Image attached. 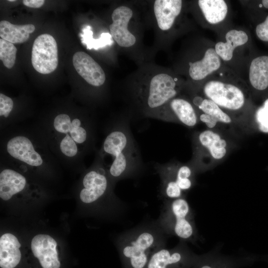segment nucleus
Listing matches in <instances>:
<instances>
[{
  "label": "nucleus",
  "instance_id": "14",
  "mask_svg": "<svg viewBox=\"0 0 268 268\" xmlns=\"http://www.w3.org/2000/svg\"><path fill=\"white\" fill-rule=\"evenodd\" d=\"M72 63L77 73L89 84L99 87L104 83L106 76L104 70L87 53L81 51L74 53Z\"/></svg>",
  "mask_w": 268,
  "mask_h": 268
},
{
  "label": "nucleus",
  "instance_id": "4",
  "mask_svg": "<svg viewBox=\"0 0 268 268\" xmlns=\"http://www.w3.org/2000/svg\"><path fill=\"white\" fill-rule=\"evenodd\" d=\"M164 234L157 222L128 231L120 238L121 254L132 268H144L150 259L149 255L164 247Z\"/></svg>",
  "mask_w": 268,
  "mask_h": 268
},
{
  "label": "nucleus",
  "instance_id": "1",
  "mask_svg": "<svg viewBox=\"0 0 268 268\" xmlns=\"http://www.w3.org/2000/svg\"><path fill=\"white\" fill-rule=\"evenodd\" d=\"M50 150L61 162H83L94 149V121L67 113L41 121L38 128Z\"/></svg>",
  "mask_w": 268,
  "mask_h": 268
},
{
  "label": "nucleus",
  "instance_id": "24",
  "mask_svg": "<svg viewBox=\"0 0 268 268\" xmlns=\"http://www.w3.org/2000/svg\"><path fill=\"white\" fill-rule=\"evenodd\" d=\"M182 259V254L178 251L163 247L152 254L147 265V268H167L179 263Z\"/></svg>",
  "mask_w": 268,
  "mask_h": 268
},
{
  "label": "nucleus",
  "instance_id": "7",
  "mask_svg": "<svg viewBox=\"0 0 268 268\" xmlns=\"http://www.w3.org/2000/svg\"><path fill=\"white\" fill-rule=\"evenodd\" d=\"M177 94V84L171 76L164 73L154 75L142 95L145 116L157 119L162 108Z\"/></svg>",
  "mask_w": 268,
  "mask_h": 268
},
{
  "label": "nucleus",
  "instance_id": "12",
  "mask_svg": "<svg viewBox=\"0 0 268 268\" xmlns=\"http://www.w3.org/2000/svg\"><path fill=\"white\" fill-rule=\"evenodd\" d=\"M133 15L128 6H120L112 14V23L109 29L111 35L117 43L123 47H129L136 42L135 36L128 30V24Z\"/></svg>",
  "mask_w": 268,
  "mask_h": 268
},
{
  "label": "nucleus",
  "instance_id": "26",
  "mask_svg": "<svg viewBox=\"0 0 268 268\" xmlns=\"http://www.w3.org/2000/svg\"><path fill=\"white\" fill-rule=\"evenodd\" d=\"M17 51L13 44L0 39V59L7 68H11L13 67Z\"/></svg>",
  "mask_w": 268,
  "mask_h": 268
},
{
  "label": "nucleus",
  "instance_id": "31",
  "mask_svg": "<svg viewBox=\"0 0 268 268\" xmlns=\"http://www.w3.org/2000/svg\"><path fill=\"white\" fill-rule=\"evenodd\" d=\"M201 268H211L208 266H204L202 267Z\"/></svg>",
  "mask_w": 268,
  "mask_h": 268
},
{
  "label": "nucleus",
  "instance_id": "21",
  "mask_svg": "<svg viewBox=\"0 0 268 268\" xmlns=\"http://www.w3.org/2000/svg\"><path fill=\"white\" fill-rule=\"evenodd\" d=\"M226 42H219L215 46L217 54L222 60L230 61L233 57L234 49L248 41V36L244 31L232 29L225 35Z\"/></svg>",
  "mask_w": 268,
  "mask_h": 268
},
{
  "label": "nucleus",
  "instance_id": "19",
  "mask_svg": "<svg viewBox=\"0 0 268 268\" xmlns=\"http://www.w3.org/2000/svg\"><path fill=\"white\" fill-rule=\"evenodd\" d=\"M221 65L220 57L213 48H209L202 59L190 63L189 75L195 80H201L217 70Z\"/></svg>",
  "mask_w": 268,
  "mask_h": 268
},
{
  "label": "nucleus",
  "instance_id": "5",
  "mask_svg": "<svg viewBox=\"0 0 268 268\" xmlns=\"http://www.w3.org/2000/svg\"><path fill=\"white\" fill-rule=\"evenodd\" d=\"M203 92L206 98L216 103L234 120L237 126L246 128L242 113L247 102V96L238 86L218 80L205 83Z\"/></svg>",
  "mask_w": 268,
  "mask_h": 268
},
{
  "label": "nucleus",
  "instance_id": "3",
  "mask_svg": "<svg viewBox=\"0 0 268 268\" xmlns=\"http://www.w3.org/2000/svg\"><path fill=\"white\" fill-rule=\"evenodd\" d=\"M2 157L22 169H38L57 162L39 129L35 132L15 130L2 141Z\"/></svg>",
  "mask_w": 268,
  "mask_h": 268
},
{
  "label": "nucleus",
  "instance_id": "28",
  "mask_svg": "<svg viewBox=\"0 0 268 268\" xmlns=\"http://www.w3.org/2000/svg\"><path fill=\"white\" fill-rule=\"evenodd\" d=\"M256 33L260 40L268 42V15L262 22L256 26Z\"/></svg>",
  "mask_w": 268,
  "mask_h": 268
},
{
  "label": "nucleus",
  "instance_id": "15",
  "mask_svg": "<svg viewBox=\"0 0 268 268\" xmlns=\"http://www.w3.org/2000/svg\"><path fill=\"white\" fill-rule=\"evenodd\" d=\"M201 113L198 115L199 120L203 123L209 129L213 130L219 125H236L232 118L212 100L202 99L195 105Z\"/></svg>",
  "mask_w": 268,
  "mask_h": 268
},
{
  "label": "nucleus",
  "instance_id": "13",
  "mask_svg": "<svg viewBox=\"0 0 268 268\" xmlns=\"http://www.w3.org/2000/svg\"><path fill=\"white\" fill-rule=\"evenodd\" d=\"M57 246L56 241L48 234H39L32 238L31 249L42 268H60Z\"/></svg>",
  "mask_w": 268,
  "mask_h": 268
},
{
  "label": "nucleus",
  "instance_id": "18",
  "mask_svg": "<svg viewBox=\"0 0 268 268\" xmlns=\"http://www.w3.org/2000/svg\"><path fill=\"white\" fill-rule=\"evenodd\" d=\"M21 244L18 239L11 233H5L0 238V267L14 268L19 263L21 254Z\"/></svg>",
  "mask_w": 268,
  "mask_h": 268
},
{
  "label": "nucleus",
  "instance_id": "9",
  "mask_svg": "<svg viewBox=\"0 0 268 268\" xmlns=\"http://www.w3.org/2000/svg\"><path fill=\"white\" fill-rule=\"evenodd\" d=\"M111 182L113 183L107 168L97 152L93 164L82 178L81 201L85 203L96 202L110 191Z\"/></svg>",
  "mask_w": 268,
  "mask_h": 268
},
{
  "label": "nucleus",
  "instance_id": "32",
  "mask_svg": "<svg viewBox=\"0 0 268 268\" xmlns=\"http://www.w3.org/2000/svg\"><path fill=\"white\" fill-rule=\"evenodd\" d=\"M8 1L11 2V1H15V0H8Z\"/></svg>",
  "mask_w": 268,
  "mask_h": 268
},
{
  "label": "nucleus",
  "instance_id": "11",
  "mask_svg": "<svg viewBox=\"0 0 268 268\" xmlns=\"http://www.w3.org/2000/svg\"><path fill=\"white\" fill-rule=\"evenodd\" d=\"M157 119L189 127H195L199 122L198 115L193 105L184 98L176 97L162 108Z\"/></svg>",
  "mask_w": 268,
  "mask_h": 268
},
{
  "label": "nucleus",
  "instance_id": "29",
  "mask_svg": "<svg viewBox=\"0 0 268 268\" xmlns=\"http://www.w3.org/2000/svg\"><path fill=\"white\" fill-rule=\"evenodd\" d=\"M23 3L26 6L31 8H39L44 3V0H23Z\"/></svg>",
  "mask_w": 268,
  "mask_h": 268
},
{
  "label": "nucleus",
  "instance_id": "10",
  "mask_svg": "<svg viewBox=\"0 0 268 268\" xmlns=\"http://www.w3.org/2000/svg\"><path fill=\"white\" fill-rule=\"evenodd\" d=\"M31 62L34 68L42 74L50 73L57 68L58 45L52 35L43 34L35 39L32 49Z\"/></svg>",
  "mask_w": 268,
  "mask_h": 268
},
{
  "label": "nucleus",
  "instance_id": "8",
  "mask_svg": "<svg viewBox=\"0 0 268 268\" xmlns=\"http://www.w3.org/2000/svg\"><path fill=\"white\" fill-rule=\"evenodd\" d=\"M195 165L217 162L222 160L228 151L227 141L219 133L206 129L196 134L193 140Z\"/></svg>",
  "mask_w": 268,
  "mask_h": 268
},
{
  "label": "nucleus",
  "instance_id": "16",
  "mask_svg": "<svg viewBox=\"0 0 268 268\" xmlns=\"http://www.w3.org/2000/svg\"><path fill=\"white\" fill-rule=\"evenodd\" d=\"M26 177L14 169L5 168L0 173V198L7 201L26 188Z\"/></svg>",
  "mask_w": 268,
  "mask_h": 268
},
{
  "label": "nucleus",
  "instance_id": "22",
  "mask_svg": "<svg viewBox=\"0 0 268 268\" xmlns=\"http://www.w3.org/2000/svg\"><path fill=\"white\" fill-rule=\"evenodd\" d=\"M35 29V26L31 24L15 25L6 20L0 22V37L12 44L27 41L30 34L33 33Z\"/></svg>",
  "mask_w": 268,
  "mask_h": 268
},
{
  "label": "nucleus",
  "instance_id": "30",
  "mask_svg": "<svg viewBox=\"0 0 268 268\" xmlns=\"http://www.w3.org/2000/svg\"><path fill=\"white\" fill-rule=\"evenodd\" d=\"M262 5L266 9H268V0H262Z\"/></svg>",
  "mask_w": 268,
  "mask_h": 268
},
{
  "label": "nucleus",
  "instance_id": "25",
  "mask_svg": "<svg viewBox=\"0 0 268 268\" xmlns=\"http://www.w3.org/2000/svg\"><path fill=\"white\" fill-rule=\"evenodd\" d=\"M82 34H81V42L86 46L87 49L92 48L97 50L100 48L110 45L112 42L111 35L108 33H103L98 39L92 38L93 32L91 27L87 26L82 29Z\"/></svg>",
  "mask_w": 268,
  "mask_h": 268
},
{
  "label": "nucleus",
  "instance_id": "17",
  "mask_svg": "<svg viewBox=\"0 0 268 268\" xmlns=\"http://www.w3.org/2000/svg\"><path fill=\"white\" fill-rule=\"evenodd\" d=\"M182 6L181 0H156L153 9L157 23L162 30L170 29Z\"/></svg>",
  "mask_w": 268,
  "mask_h": 268
},
{
  "label": "nucleus",
  "instance_id": "6",
  "mask_svg": "<svg viewBox=\"0 0 268 268\" xmlns=\"http://www.w3.org/2000/svg\"><path fill=\"white\" fill-rule=\"evenodd\" d=\"M157 223L166 234H172L184 240H190L195 229L191 220V209L183 198L168 200Z\"/></svg>",
  "mask_w": 268,
  "mask_h": 268
},
{
  "label": "nucleus",
  "instance_id": "23",
  "mask_svg": "<svg viewBox=\"0 0 268 268\" xmlns=\"http://www.w3.org/2000/svg\"><path fill=\"white\" fill-rule=\"evenodd\" d=\"M198 4L205 19L210 24L219 23L226 16L228 7L223 0H199Z\"/></svg>",
  "mask_w": 268,
  "mask_h": 268
},
{
  "label": "nucleus",
  "instance_id": "27",
  "mask_svg": "<svg viewBox=\"0 0 268 268\" xmlns=\"http://www.w3.org/2000/svg\"><path fill=\"white\" fill-rule=\"evenodd\" d=\"M255 118L259 130L263 133H268V98L257 110Z\"/></svg>",
  "mask_w": 268,
  "mask_h": 268
},
{
  "label": "nucleus",
  "instance_id": "20",
  "mask_svg": "<svg viewBox=\"0 0 268 268\" xmlns=\"http://www.w3.org/2000/svg\"><path fill=\"white\" fill-rule=\"evenodd\" d=\"M251 85L259 91L268 89V55L258 56L252 61L249 72Z\"/></svg>",
  "mask_w": 268,
  "mask_h": 268
},
{
  "label": "nucleus",
  "instance_id": "2",
  "mask_svg": "<svg viewBox=\"0 0 268 268\" xmlns=\"http://www.w3.org/2000/svg\"><path fill=\"white\" fill-rule=\"evenodd\" d=\"M97 152L102 158L111 157L107 170L113 183L134 176L141 168L139 151L127 121H120L110 129Z\"/></svg>",
  "mask_w": 268,
  "mask_h": 268
}]
</instances>
